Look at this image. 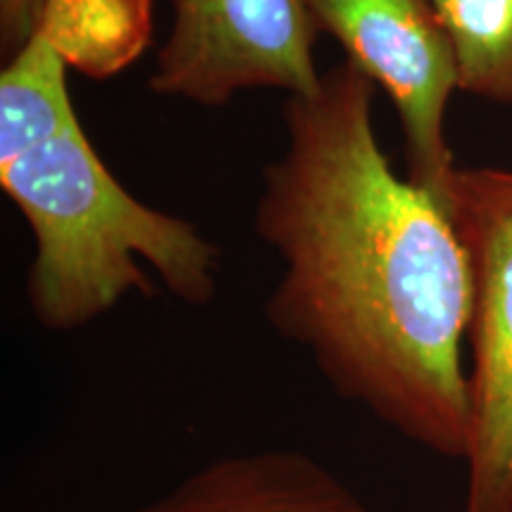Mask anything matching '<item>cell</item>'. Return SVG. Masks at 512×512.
<instances>
[{"label": "cell", "mask_w": 512, "mask_h": 512, "mask_svg": "<svg viewBox=\"0 0 512 512\" xmlns=\"http://www.w3.org/2000/svg\"><path fill=\"white\" fill-rule=\"evenodd\" d=\"M373 95L344 60L285 102L287 147L254 211V233L285 264L266 318L339 399L465 460L470 266L448 211L389 166Z\"/></svg>", "instance_id": "6da1fadb"}, {"label": "cell", "mask_w": 512, "mask_h": 512, "mask_svg": "<svg viewBox=\"0 0 512 512\" xmlns=\"http://www.w3.org/2000/svg\"><path fill=\"white\" fill-rule=\"evenodd\" d=\"M0 185L34 235L27 302L46 330L86 328L128 294L152 297L140 259L181 302L207 306L216 297L221 249L190 221L136 200L76 117L0 162Z\"/></svg>", "instance_id": "7a4b0ae2"}, {"label": "cell", "mask_w": 512, "mask_h": 512, "mask_svg": "<svg viewBox=\"0 0 512 512\" xmlns=\"http://www.w3.org/2000/svg\"><path fill=\"white\" fill-rule=\"evenodd\" d=\"M446 211L470 266L465 512H512V171L456 169Z\"/></svg>", "instance_id": "3957f363"}, {"label": "cell", "mask_w": 512, "mask_h": 512, "mask_svg": "<svg viewBox=\"0 0 512 512\" xmlns=\"http://www.w3.org/2000/svg\"><path fill=\"white\" fill-rule=\"evenodd\" d=\"M375 86L394 100L408 178L446 209L458 166L446 143V107L458 91L456 57L430 0H304Z\"/></svg>", "instance_id": "277c9868"}, {"label": "cell", "mask_w": 512, "mask_h": 512, "mask_svg": "<svg viewBox=\"0 0 512 512\" xmlns=\"http://www.w3.org/2000/svg\"><path fill=\"white\" fill-rule=\"evenodd\" d=\"M318 36L304 0H174L150 88L204 107L228 105L247 88L309 95L323 79Z\"/></svg>", "instance_id": "5b68a950"}, {"label": "cell", "mask_w": 512, "mask_h": 512, "mask_svg": "<svg viewBox=\"0 0 512 512\" xmlns=\"http://www.w3.org/2000/svg\"><path fill=\"white\" fill-rule=\"evenodd\" d=\"M131 512H373L335 472L292 448L211 460Z\"/></svg>", "instance_id": "8992f818"}, {"label": "cell", "mask_w": 512, "mask_h": 512, "mask_svg": "<svg viewBox=\"0 0 512 512\" xmlns=\"http://www.w3.org/2000/svg\"><path fill=\"white\" fill-rule=\"evenodd\" d=\"M31 36L91 79L124 72L152 41L150 0H41Z\"/></svg>", "instance_id": "52a82bcc"}, {"label": "cell", "mask_w": 512, "mask_h": 512, "mask_svg": "<svg viewBox=\"0 0 512 512\" xmlns=\"http://www.w3.org/2000/svg\"><path fill=\"white\" fill-rule=\"evenodd\" d=\"M64 69L60 55L38 36H29L10 57L0 76V162L22 155L76 117Z\"/></svg>", "instance_id": "ba28073f"}, {"label": "cell", "mask_w": 512, "mask_h": 512, "mask_svg": "<svg viewBox=\"0 0 512 512\" xmlns=\"http://www.w3.org/2000/svg\"><path fill=\"white\" fill-rule=\"evenodd\" d=\"M456 57L458 91L512 105V0H430Z\"/></svg>", "instance_id": "9c48e42d"}, {"label": "cell", "mask_w": 512, "mask_h": 512, "mask_svg": "<svg viewBox=\"0 0 512 512\" xmlns=\"http://www.w3.org/2000/svg\"><path fill=\"white\" fill-rule=\"evenodd\" d=\"M41 0H0V36L3 50L15 55L29 41Z\"/></svg>", "instance_id": "30bf717a"}]
</instances>
